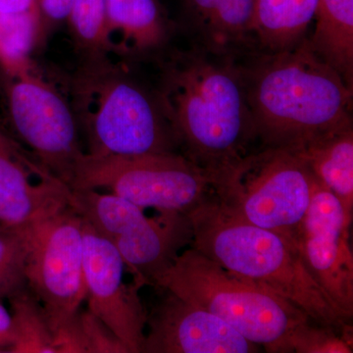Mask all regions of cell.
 Listing matches in <instances>:
<instances>
[{"instance_id":"17","label":"cell","mask_w":353,"mask_h":353,"mask_svg":"<svg viewBox=\"0 0 353 353\" xmlns=\"http://www.w3.org/2000/svg\"><path fill=\"white\" fill-rule=\"evenodd\" d=\"M294 150L303 159L311 175L336 196L345 215L352 221V126L324 134Z\"/></svg>"},{"instance_id":"16","label":"cell","mask_w":353,"mask_h":353,"mask_svg":"<svg viewBox=\"0 0 353 353\" xmlns=\"http://www.w3.org/2000/svg\"><path fill=\"white\" fill-rule=\"evenodd\" d=\"M106 27L110 48L138 55L162 50L172 32L158 0H108Z\"/></svg>"},{"instance_id":"9","label":"cell","mask_w":353,"mask_h":353,"mask_svg":"<svg viewBox=\"0 0 353 353\" xmlns=\"http://www.w3.org/2000/svg\"><path fill=\"white\" fill-rule=\"evenodd\" d=\"M26 274L54 336L85 301L83 219L69 205L32 225Z\"/></svg>"},{"instance_id":"13","label":"cell","mask_w":353,"mask_h":353,"mask_svg":"<svg viewBox=\"0 0 353 353\" xmlns=\"http://www.w3.org/2000/svg\"><path fill=\"white\" fill-rule=\"evenodd\" d=\"M69 187L0 130V224L28 227L68 206Z\"/></svg>"},{"instance_id":"3","label":"cell","mask_w":353,"mask_h":353,"mask_svg":"<svg viewBox=\"0 0 353 353\" xmlns=\"http://www.w3.org/2000/svg\"><path fill=\"white\" fill-rule=\"evenodd\" d=\"M192 248L227 270L301 309L311 321L336 330L352 345V326L304 264L294 241L254 226L214 199L190 214Z\"/></svg>"},{"instance_id":"15","label":"cell","mask_w":353,"mask_h":353,"mask_svg":"<svg viewBox=\"0 0 353 353\" xmlns=\"http://www.w3.org/2000/svg\"><path fill=\"white\" fill-rule=\"evenodd\" d=\"M181 20L192 46L240 60L255 51L256 0H180Z\"/></svg>"},{"instance_id":"4","label":"cell","mask_w":353,"mask_h":353,"mask_svg":"<svg viewBox=\"0 0 353 353\" xmlns=\"http://www.w3.org/2000/svg\"><path fill=\"white\" fill-rule=\"evenodd\" d=\"M72 108L90 157L180 152L157 90L126 70L90 58L74 79Z\"/></svg>"},{"instance_id":"2","label":"cell","mask_w":353,"mask_h":353,"mask_svg":"<svg viewBox=\"0 0 353 353\" xmlns=\"http://www.w3.org/2000/svg\"><path fill=\"white\" fill-rule=\"evenodd\" d=\"M261 145L297 148L352 126V88L305 38L277 52L239 60Z\"/></svg>"},{"instance_id":"26","label":"cell","mask_w":353,"mask_h":353,"mask_svg":"<svg viewBox=\"0 0 353 353\" xmlns=\"http://www.w3.org/2000/svg\"><path fill=\"white\" fill-rule=\"evenodd\" d=\"M74 0H37L41 41L57 26L68 20Z\"/></svg>"},{"instance_id":"12","label":"cell","mask_w":353,"mask_h":353,"mask_svg":"<svg viewBox=\"0 0 353 353\" xmlns=\"http://www.w3.org/2000/svg\"><path fill=\"white\" fill-rule=\"evenodd\" d=\"M146 320L141 353H252L255 345L209 311L164 290Z\"/></svg>"},{"instance_id":"1","label":"cell","mask_w":353,"mask_h":353,"mask_svg":"<svg viewBox=\"0 0 353 353\" xmlns=\"http://www.w3.org/2000/svg\"><path fill=\"white\" fill-rule=\"evenodd\" d=\"M179 150L213 175L253 150L257 138L239 60L199 46L162 66L157 90Z\"/></svg>"},{"instance_id":"21","label":"cell","mask_w":353,"mask_h":353,"mask_svg":"<svg viewBox=\"0 0 353 353\" xmlns=\"http://www.w3.org/2000/svg\"><path fill=\"white\" fill-rule=\"evenodd\" d=\"M15 343L11 353H57L54 336L43 308L29 289L9 299Z\"/></svg>"},{"instance_id":"28","label":"cell","mask_w":353,"mask_h":353,"mask_svg":"<svg viewBox=\"0 0 353 353\" xmlns=\"http://www.w3.org/2000/svg\"><path fill=\"white\" fill-rule=\"evenodd\" d=\"M37 10V0H0V14H14Z\"/></svg>"},{"instance_id":"27","label":"cell","mask_w":353,"mask_h":353,"mask_svg":"<svg viewBox=\"0 0 353 353\" xmlns=\"http://www.w3.org/2000/svg\"><path fill=\"white\" fill-rule=\"evenodd\" d=\"M15 343L12 316L9 309L0 301V352H10Z\"/></svg>"},{"instance_id":"6","label":"cell","mask_w":353,"mask_h":353,"mask_svg":"<svg viewBox=\"0 0 353 353\" xmlns=\"http://www.w3.org/2000/svg\"><path fill=\"white\" fill-rule=\"evenodd\" d=\"M313 176L292 148L260 145L215 175V199L240 219L294 239Z\"/></svg>"},{"instance_id":"23","label":"cell","mask_w":353,"mask_h":353,"mask_svg":"<svg viewBox=\"0 0 353 353\" xmlns=\"http://www.w3.org/2000/svg\"><path fill=\"white\" fill-rule=\"evenodd\" d=\"M32 227L0 224V301H9L29 289L26 270Z\"/></svg>"},{"instance_id":"19","label":"cell","mask_w":353,"mask_h":353,"mask_svg":"<svg viewBox=\"0 0 353 353\" xmlns=\"http://www.w3.org/2000/svg\"><path fill=\"white\" fill-rule=\"evenodd\" d=\"M313 50L353 88V0H319Z\"/></svg>"},{"instance_id":"11","label":"cell","mask_w":353,"mask_h":353,"mask_svg":"<svg viewBox=\"0 0 353 353\" xmlns=\"http://www.w3.org/2000/svg\"><path fill=\"white\" fill-rule=\"evenodd\" d=\"M83 282L88 309L128 348L141 353L146 313L139 288L125 282L124 262L115 246L83 220Z\"/></svg>"},{"instance_id":"8","label":"cell","mask_w":353,"mask_h":353,"mask_svg":"<svg viewBox=\"0 0 353 353\" xmlns=\"http://www.w3.org/2000/svg\"><path fill=\"white\" fill-rule=\"evenodd\" d=\"M6 77L4 97L16 137L39 163L69 187L85 154L72 104L34 69Z\"/></svg>"},{"instance_id":"25","label":"cell","mask_w":353,"mask_h":353,"mask_svg":"<svg viewBox=\"0 0 353 353\" xmlns=\"http://www.w3.org/2000/svg\"><path fill=\"white\" fill-rule=\"evenodd\" d=\"M290 352L352 353V345L336 330L315 322L301 323L294 330L289 341Z\"/></svg>"},{"instance_id":"10","label":"cell","mask_w":353,"mask_h":353,"mask_svg":"<svg viewBox=\"0 0 353 353\" xmlns=\"http://www.w3.org/2000/svg\"><path fill=\"white\" fill-rule=\"evenodd\" d=\"M352 223L336 196L313 176L310 204L292 241L316 282L350 322L353 318Z\"/></svg>"},{"instance_id":"22","label":"cell","mask_w":353,"mask_h":353,"mask_svg":"<svg viewBox=\"0 0 353 353\" xmlns=\"http://www.w3.org/2000/svg\"><path fill=\"white\" fill-rule=\"evenodd\" d=\"M57 353H130L116 334L88 309L54 336Z\"/></svg>"},{"instance_id":"14","label":"cell","mask_w":353,"mask_h":353,"mask_svg":"<svg viewBox=\"0 0 353 353\" xmlns=\"http://www.w3.org/2000/svg\"><path fill=\"white\" fill-rule=\"evenodd\" d=\"M192 241L190 215L159 212L154 217L141 216L110 243L131 274L132 284L141 289L157 288L165 272Z\"/></svg>"},{"instance_id":"24","label":"cell","mask_w":353,"mask_h":353,"mask_svg":"<svg viewBox=\"0 0 353 353\" xmlns=\"http://www.w3.org/2000/svg\"><path fill=\"white\" fill-rule=\"evenodd\" d=\"M108 0H74L68 20L73 38L90 57L110 50L106 27Z\"/></svg>"},{"instance_id":"5","label":"cell","mask_w":353,"mask_h":353,"mask_svg":"<svg viewBox=\"0 0 353 353\" xmlns=\"http://www.w3.org/2000/svg\"><path fill=\"white\" fill-rule=\"evenodd\" d=\"M157 289L209 311L268 352H290V334L310 320L282 297L227 270L190 245L176 257Z\"/></svg>"},{"instance_id":"20","label":"cell","mask_w":353,"mask_h":353,"mask_svg":"<svg viewBox=\"0 0 353 353\" xmlns=\"http://www.w3.org/2000/svg\"><path fill=\"white\" fill-rule=\"evenodd\" d=\"M41 41L38 11L0 14V66L6 76L32 69V52Z\"/></svg>"},{"instance_id":"18","label":"cell","mask_w":353,"mask_h":353,"mask_svg":"<svg viewBox=\"0 0 353 353\" xmlns=\"http://www.w3.org/2000/svg\"><path fill=\"white\" fill-rule=\"evenodd\" d=\"M319 0H256L252 19L255 51L277 52L307 38Z\"/></svg>"},{"instance_id":"7","label":"cell","mask_w":353,"mask_h":353,"mask_svg":"<svg viewBox=\"0 0 353 353\" xmlns=\"http://www.w3.org/2000/svg\"><path fill=\"white\" fill-rule=\"evenodd\" d=\"M70 189L105 190L143 209L190 215L215 197V176L181 152L132 157L85 154Z\"/></svg>"}]
</instances>
